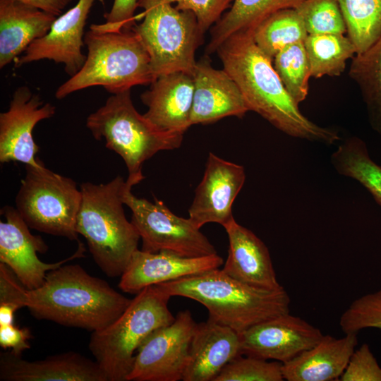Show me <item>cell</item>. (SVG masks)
<instances>
[{
    "label": "cell",
    "instance_id": "obj_1",
    "mask_svg": "<svg viewBox=\"0 0 381 381\" xmlns=\"http://www.w3.org/2000/svg\"><path fill=\"white\" fill-rule=\"evenodd\" d=\"M217 52L224 70L241 90L249 111L294 138L328 145L340 139L336 131L318 126L301 112L275 71L272 59L255 44L253 31L231 35Z\"/></svg>",
    "mask_w": 381,
    "mask_h": 381
},
{
    "label": "cell",
    "instance_id": "obj_2",
    "mask_svg": "<svg viewBox=\"0 0 381 381\" xmlns=\"http://www.w3.org/2000/svg\"><path fill=\"white\" fill-rule=\"evenodd\" d=\"M131 301L80 265H63L48 272L40 287L28 290L26 307L37 319L95 332L114 322Z\"/></svg>",
    "mask_w": 381,
    "mask_h": 381
},
{
    "label": "cell",
    "instance_id": "obj_3",
    "mask_svg": "<svg viewBox=\"0 0 381 381\" xmlns=\"http://www.w3.org/2000/svg\"><path fill=\"white\" fill-rule=\"evenodd\" d=\"M168 295L196 301L209 318L241 334L259 322L289 313L290 298L282 286L269 290L241 282L214 269L157 284Z\"/></svg>",
    "mask_w": 381,
    "mask_h": 381
},
{
    "label": "cell",
    "instance_id": "obj_4",
    "mask_svg": "<svg viewBox=\"0 0 381 381\" xmlns=\"http://www.w3.org/2000/svg\"><path fill=\"white\" fill-rule=\"evenodd\" d=\"M127 186L120 176L107 183H83L75 229L86 240L94 261L109 277H121L138 249L140 235L124 212Z\"/></svg>",
    "mask_w": 381,
    "mask_h": 381
},
{
    "label": "cell",
    "instance_id": "obj_5",
    "mask_svg": "<svg viewBox=\"0 0 381 381\" xmlns=\"http://www.w3.org/2000/svg\"><path fill=\"white\" fill-rule=\"evenodd\" d=\"M84 43L87 49L85 61L57 88V99L92 86H102L112 95L155 81L150 56L133 28L102 31L90 25Z\"/></svg>",
    "mask_w": 381,
    "mask_h": 381
},
{
    "label": "cell",
    "instance_id": "obj_6",
    "mask_svg": "<svg viewBox=\"0 0 381 381\" xmlns=\"http://www.w3.org/2000/svg\"><path fill=\"white\" fill-rule=\"evenodd\" d=\"M86 126L97 140L104 139L106 147L123 159L131 186L145 179L143 163L160 151L179 147L183 134L162 131L145 115L138 112L131 90L112 94L104 104L90 114Z\"/></svg>",
    "mask_w": 381,
    "mask_h": 381
},
{
    "label": "cell",
    "instance_id": "obj_7",
    "mask_svg": "<svg viewBox=\"0 0 381 381\" xmlns=\"http://www.w3.org/2000/svg\"><path fill=\"white\" fill-rule=\"evenodd\" d=\"M170 298L158 284L147 286L114 322L92 332L89 349L108 381H127L135 351L154 331L174 322Z\"/></svg>",
    "mask_w": 381,
    "mask_h": 381
},
{
    "label": "cell",
    "instance_id": "obj_8",
    "mask_svg": "<svg viewBox=\"0 0 381 381\" xmlns=\"http://www.w3.org/2000/svg\"><path fill=\"white\" fill-rule=\"evenodd\" d=\"M171 0H138L142 23L133 28L145 47L155 80L182 71L193 74L195 51L203 42L195 16L172 6Z\"/></svg>",
    "mask_w": 381,
    "mask_h": 381
},
{
    "label": "cell",
    "instance_id": "obj_9",
    "mask_svg": "<svg viewBox=\"0 0 381 381\" xmlns=\"http://www.w3.org/2000/svg\"><path fill=\"white\" fill-rule=\"evenodd\" d=\"M16 208L28 226L40 232L78 241L75 229L82 194L75 182L46 168L25 165Z\"/></svg>",
    "mask_w": 381,
    "mask_h": 381
},
{
    "label": "cell",
    "instance_id": "obj_10",
    "mask_svg": "<svg viewBox=\"0 0 381 381\" xmlns=\"http://www.w3.org/2000/svg\"><path fill=\"white\" fill-rule=\"evenodd\" d=\"M132 188L127 183L122 198L131 210V222L142 240L140 250L147 253L167 251L188 258L217 253L207 236L189 218L177 216L163 201L155 198L150 202L136 197Z\"/></svg>",
    "mask_w": 381,
    "mask_h": 381
},
{
    "label": "cell",
    "instance_id": "obj_11",
    "mask_svg": "<svg viewBox=\"0 0 381 381\" xmlns=\"http://www.w3.org/2000/svg\"><path fill=\"white\" fill-rule=\"evenodd\" d=\"M197 323L188 310L154 331L137 350L127 381L182 380Z\"/></svg>",
    "mask_w": 381,
    "mask_h": 381
},
{
    "label": "cell",
    "instance_id": "obj_12",
    "mask_svg": "<svg viewBox=\"0 0 381 381\" xmlns=\"http://www.w3.org/2000/svg\"><path fill=\"white\" fill-rule=\"evenodd\" d=\"M1 214L6 221L0 222V262L11 268L26 289L32 290L40 287L47 271L84 257L85 248L78 241V249L71 256L54 263L41 261L37 253H44L48 250L44 240L30 233V227L16 207L4 206Z\"/></svg>",
    "mask_w": 381,
    "mask_h": 381
},
{
    "label": "cell",
    "instance_id": "obj_13",
    "mask_svg": "<svg viewBox=\"0 0 381 381\" xmlns=\"http://www.w3.org/2000/svg\"><path fill=\"white\" fill-rule=\"evenodd\" d=\"M239 334L243 355L282 363L310 349L325 336L316 327L289 313L259 322Z\"/></svg>",
    "mask_w": 381,
    "mask_h": 381
},
{
    "label": "cell",
    "instance_id": "obj_14",
    "mask_svg": "<svg viewBox=\"0 0 381 381\" xmlns=\"http://www.w3.org/2000/svg\"><path fill=\"white\" fill-rule=\"evenodd\" d=\"M55 112L54 105L44 103L28 87H18L13 93L8 110L0 114V162L38 164L39 147L32 131L38 122L52 117Z\"/></svg>",
    "mask_w": 381,
    "mask_h": 381
},
{
    "label": "cell",
    "instance_id": "obj_15",
    "mask_svg": "<svg viewBox=\"0 0 381 381\" xmlns=\"http://www.w3.org/2000/svg\"><path fill=\"white\" fill-rule=\"evenodd\" d=\"M245 180L242 165L210 152L202 179L188 209V218L200 229L212 222L224 227L234 219L232 205Z\"/></svg>",
    "mask_w": 381,
    "mask_h": 381
},
{
    "label": "cell",
    "instance_id": "obj_16",
    "mask_svg": "<svg viewBox=\"0 0 381 381\" xmlns=\"http://www.w3.org/2000/svg\"><path fill=\"white\" fill-rule=\"evenodd\" d=\"M96 0H78L76 4L56 18L49 32L36 40L16 59V66L40 60L62 64L71 77L83 67L86 55L82 52L84 29Z\"/></svg>",
    "mask_w": 381,
    "mask_h": 381
},
{
    "label": "cell",
    "instance_id": "obj_17",
    "mask_svg": "<svg viewBox=\"0 0 381 381\" xmlns=\"http://www.w3.org/2000/svg\"><path fill=\"white\" fill-rule=\"evenodd\" d=\"M192 76L191 126L214 123L227 116L242 118L249 111L236 83L224 69L213 68L207 54L196 61Z\"/></svg>",
    "mask_w": 381,
    "mask_h": 381
},
{
    "label": "cell",
    "instance_id": "obj_18",
    "mask_svg": "<svg viewBox=\"0 0 381 381\" xmlns=\"http://www.w3.org/2000/svg\"><path fill=\"white\" fill-rule=\"evenodd\" d=\"M217 253L182 257L169 252L147 253L138 249L121 276L119 288L137 294L147 286L217 269L223 265Z\"/></svg>",
    "mask_w": 381,
    "mask_h": 381
},
{
    "label": "cell",
    "instance_id": "obj_19",
    "mask_svg": "<svg viewBox=\"0 0 381 381\" xmlns=\"http://www.w3.org/2000/svg\"><path fill=\"white\" fill-rule=\"evenodd\" d=\"M3 381H108L97 363L74 351L27 361L11 351L1 353Z\"/></svg>",
    "mask_w": 381,
    "mask_h": 381
},
{
    "label": "cell",
    "instance_id": "obj_20",
    "mask_svg": "<svg viewBox=\"0 0 381 381\" xmlns=\"http://www.w3.org/2000/svg\"><path fill=\"white\" fill-rule=\"evenodd\" d=\"M240 355H243L240 334L208 318L195 326L182 380L214 381Z\"/></svg>",
    "mask_w": 381,
    "mask_h": 381
},
{
    "label": "cell",
    "instance_id": "obj_21",
    "mask_svg": "<svg viewBox=\"0 0 381 381\" xmlns=\"http://www.w3.org/2000/svg\"><path fill=\"white\" fill-rule=\"evenodd\" d=\"M193 93L192 75L182 71L162 75L141 95L147 107L144 115L162 131L184 134L191 126Z\"/></svg>",
    "mask_w": 381,
    "mask_h": 381
},
{
    "label": "cell",
    "instance_id": "obj_22",
    "mask_svg": "<svg viewBox=\"0 0 381 381\" xmlns=\"http://www.w3.org/2000/svg\"><path fill=\"white\" fill-rule=\"evenodd\" d=\"M224 228L229 249L222 270L229 277L257 288L274 290L282 287L264 242L235 219Z\"/></svg>",
    "mask_w": 381,
    "mask_h": 381
},
{
    "label": "cell",
    "instance_id": "obj_23",
    "mask_svg": "<svg viewBox=\"0 0 381 381\" xmlns=\"http://www.w3.org/2000/svg\"><path fill=\"white\" fill-rule=\"evenodd\" d=\"M358 344L357 334L340 338L329 335L292 360L282 363L284 379L288 381L339 380Z\"/></svg>",
    "mask_w": 381,
    "mask_h": 381
},
{
    "label": "cell",
    "instance_id": "obj_24",
    "mask_svg": "<svg viewBox=\"0 0 381 381\" xmlns=\"http://www.w3.org/2000/svg\"><path fill=\"white\" fill-rule=\"evenodd\" d=\"M57 16L17 0H0V68L44 37Z\"/></svg>",
    "mask_w": 381,
    "mask_h": 381
},
{
    "label": "cell",
    "instance_id": "obj_25",
    "mask_svg": "<svg viewBox=\"0 0 381 381\" xmlns=\"http://www.w3.org/2000/svg\"><path fill=\"white\" fill-rule=\"evenodd\" d=\"M305 0H234L229 11L211 30L206 54L215 52L231 35L239 31H254L272 13L286 8H296Z\"/></svg>",
    "mask_w": 381,
    "mask_h": 381
},
{
    "label": "cell",
    "instance_id": "obj_26",
    "mask_svg": "<svg viewBox=\"0 0 381 381\" xmlns=\"http://www.w3.org/2000/svg\"><path fill=\"white\" fill-rule=\"evenodd\" d=\"M349 75L358 85L371 128L381 135V35L353 57Z\"/></svg>",
    "mask_w": 381,
    "mask_h": 381
},
{
    "label": "cell",
    "instance_id": "obj_27",
    "mask_svg": "<svg viewBox=\"0 0 381 381\" xmlns=\"http://www.w3.org/2000/svg\"><path fill=\"white\" fill-rule=\"evenodd\" d=\"M331 162L339 174L359 182L381 206V166L370 157L363 140L353 136L344 140L332 153Z\"/></svg>",
    "mask_w": 381,
    "mask_h": 381
},
{
    "label": "cell",
    "instance_id": "obj_28",
    "mask_svg": "<svg viewBox=\"0 0 381 381\" xmlns=\"http://www.w3.org/2000/svg\"><path fill=\"white\" fill-rule=\"evenodd\" d=\"M303 43L314 78L340 75L346 61L356 54L354 44L344 35H308Z\"/></svg>",
    "mask_w": 381,
    "mask_h": 381
},
{
    "label": "cell",
    "instance_id": "obj_29",
    "mask_svg": "<svg viewBox=\"0 0 381 381\" xmlns=\"http://www.w3.org/2000/svg\"><path fill=\"white\" fill-rule=\"evenodd\" d=\"M308 35L303 21L295 8L272 13L253 31L257 46L272 59L286 47L304 42Z\"/></svg>",
    "mask_w": 381,
    "mask_h": 381
},
{
    "label": "cell",
    "instance_id": "obj_30",
    "mask_svg": "<svg viewBox=\"0 0 381 381\" xmlns=\"http://www.w3.org/2000/svg\"><path fill=\"white\" fill-rule=\"evenodd\" d=\"M356 54L367 49L381 35V0H337Z\"/></svg>",
    "mask_w": 381,
    "mask_h": 381
},
{
    "label": "cell",
    "instance_id": "obj_31",
    "mask_svg": "<svg viewBox=\"0 0 381 381\" xmlns=\"http://www.w3.org/2000/svg\"><path fill=\"white\" fill-rule=\"evenodd\" d=\"M274 67L286 90L299 104L309 89L310 67L303 42L292 44L274 57Z\"/></svg>",
    "mask_w": 381,
    "mask_h": 381
},
{
    "label": "cell",
    "instance_id": "obj_32",
    "mask_svg": "<svg viewBox=\"0 0 381 381\" xmlns=\"http://www.w3.org/2000/svg\"><path fill=\"white\" fill-rule=\"evenodd\" d=\"M295 9L308 35H344L347 32L337 0H305Z\"/></svg>",
    "mask_w": 381,
    "mask_h": 381
},
{
    "label": "cell",
    "instance_id": "obj_33",
    "mask_svg": "<svg viewBox=\"0 0 381 381\" xmlns=\"http://www.w3.org/2000/svg\"><path fill=\"white\" fill-rule=\"evenodd\" d=\"M282 363L240 355L229 363L214 381H282Z\"/></svg>",
    "mask_w": 381,
    "mask_h": 381
},
{
    "label": "cell",
    "instance_id": "obj_34",
    "mask_svg": "<svg viewBox=\"0 0 381 381\" xmlns=\"http://www.w3.org/2000/svg\"><path fill=\"white\" fill-rule=\"evenodd\" d=\"M339 325L344 334L381 329V289L355 299L341 315Z\"/></svg>",
    "mask_w": 381,
    "mask_h": 381
},
{
    "label": "cell",
    "instance_id": "obj_35",
    "mask_svg": "<svg viewBox=\"0 0 381 381\" xmlns=\"http://www.w3.org/2000/svg\"><path fill=\"white\" fill-rule=\"evenodd\" d=\"M339 380L381 381V367L368 344L355 349Z\"/></svg>",
    "mask_w": 381,
    "mask_h": 381
},
{
    "label": "cell",
    "instance_id": "obj_36",
    "mask_svg": "<svg viewBox=\"0 0 381 381\" xmlns=\"http://www.w3.org/2000/svg\"><path fill=\"white\" fill-rule=\"evenodd\" d=\"M181 11H188L195 16L200 31L204 34L222 18L224 11L234 0H171Z\"/></svg>",
    "mask_w": 381,
    "mask_h": 381
},
{
    "label": "cell",
    "instance_id": "obj_37",
    "mask_svg": "<svg viewBox=\"0 0 381 381\" xmlns=\"http://www.w3.org/2000/svg\"><path fill=\"white\" fill-rule=\"evenodd\" d=\"M138 2V0H114L110 11L104 15L105 22L91 26L102 31L132 29L135 25V11Z\"/></svg>",
    "mask_w": 381,
    "mask_h": 381
},
{
    "label": "cell",
    "instance_id": "obj_38",
    "mask_svg": "<svg viewBox=\"0 0 381 381\" xmlns=\"http://www.w3.org/2000/svg\"><path fill=\"white\" fill-rule=\"evenodd\" d=\"M28 289L18 280L6 264L0 263V305H8L18 310L26 307Z\"/></svg>",
    "mask_w": 381,
    "mask_h": 381
},
{
    "label": "cell",
    "instance_id": "obj_39",
    "mask_svg": "<svg viewBox=\"0 0 381 381\" xmlns=\"http://www.w3.org/2000/svg\"><path fill=\"white\" fill-rule=\"evenodd\" d=\"M32 337L29 329L20 328L13 324L0 325V346L4 349H11L17 355L30 349L28 340Z\"/></svg>",
    "mask_w": 381,
    "mask_h": 381
},
{
    "label": "cell",
    "instance_id": "obj_40",
    "mask_svg": "<svg viewBox=\"0 0 381 381\" xmlns=\"http://www.w3.org/2000/svg\"><path fill=\"white\" fill-rule=\"evenodd\" d=\"M44 11L59 16L72 0H17Z\"/></svg>",
    "mask_w": 381,
    "mask_h": 381
},
{
    "label": "cell",
    "instance_id": "obj_41",
    "mask_svg": "<svg viewBox=\"0 0 381 381\" xmlns=\"http://www.w3.org/2000/svg\"><path fill=\"white\" fill-rule=\"evenodd\" d=\"M18 310L13 306L0 305V325L13 324L14 314Z\"/></svg>",
    "mask_w": 381,
    "mask_h": 381
}]
</instances>
